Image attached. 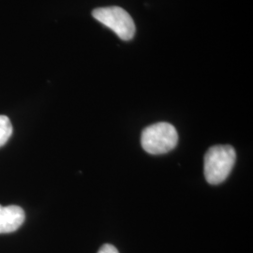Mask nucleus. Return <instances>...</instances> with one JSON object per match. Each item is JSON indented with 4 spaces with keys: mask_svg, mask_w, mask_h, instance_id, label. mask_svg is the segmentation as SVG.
Instances as JSON below:
<instances>
[{
    "mask_svg": "<svg viewBox=\"0 0 253 253\" xmlns=\"http://www.w3.org/2000/svg\"><path fill=\"white\" fill-rule=\"evenodd\" d=\"M25 211L18 206H0V234L17 231L25 222Z\"/></svg>",
    "mask_w": 253,
    "mask_h": 253,
    "instance_id": "4",
    "label": "nucleus"
},
{
    "mask_svg": "<svg viewBox=\"0 0 253 253\" xmlns=\"http://www.w3.org/2000/svg\"><path fill=\"white\" fill-rule=\"evenodd\" d=\"M12 134V125L6 116H0V147L9 141Z\"/></svg>",
    "mask_w": 253,
    "mask_h": 253,
    "instance_id": "5",
    "label": "nucleus"
},
{
    "mask_svg": "<svg viewBox=\"0 0 253 253\" xmlns=\"http://www.w3.org/2000/svg\"><path fill=\"white\" fill-rule=\"evenodd\" d=\"M236 154L231 145H214L205 155L204 172L211 185H218L226 180L235 166Z\"/></svg>",
    "mask_w": 253,
    "mask_h": 253,
    "instance_id": "1",
    "label": "nucleus"
},
{
    "mask_svg": "<svg viewBox=\"0 0 253 253\" xmlns=\"http://www.w3.org/2000/svg\"><path fill=\"white\" fill-rule=\"evenodd\" d=\"M93 17L100 24L112 29L121 40L129 41L135 34L133 19L126 10L118 6L94 9Z\"/></svg>",
    "mask_w": 253,
    "mask_h": 253,
    "instance_id": "3",
    "label": "nucleus"
},
{
    "mask_svg": "<svg viewBox=\"0 0 253 253\" xmlns=\"http://www.w3.org/2000/svg\"><path fill=\"white\" fill-rule=\"evenodd\" d=\"M98 253H119L118 249L116 247H114L113 245L105 244L103 245Z\"/></svg>",
    "mask_w": 253,
    "mask_h": 253,
    "instance_id": "6",
    "label": "nucleus"
},
{
    "mask_svg": "<svg viewBox=\"0 0 253 253\" xmlns=\"http://www.w3.org/2000/svg\"><path fill=\"white\" fill-rule=\"evenodd\" d=\"M178 142L175 127L166 122H160L145 127L141 136V144L147 153L162 155L172 150Z\"/></svg>",
    "mask_w": 253,
    "mask_h": 253,
    "instance_id": "2",
    "label": "nucleus"
}]
</instances>
